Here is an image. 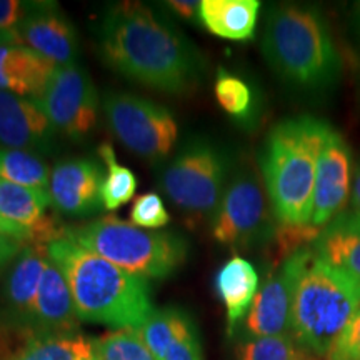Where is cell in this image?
<instances>
[{"label": "cell", "instance_id": "obj_10", "mask_svg": "<svg viewBox=\"0 0 360 360\" xmlns=\"http://www.w3.org/2000/svg\"><path fill=\"white\" fill-rule=\"evenodd\" d=\"M37 102L57 132L67 137L84 139L97 127V89L77 62L57 67Z\"/></svg>", "mask_w": 360, "mask_h": 360}, {"label": "cell", "instance_id": "obj_25", "mask_svg": "<svg viewBox=\"0 0 360 360\" xmlns=\"http://www.w3.org/2000/svg\"><path fill=\"white\" fill-rule=\"evenodd\" d=\"M0 180L49 191L51 172L47 165L32 152L0 147Z\"/></svg>", "mask_w": 360, "mask_h": 360}, {"label": "cell", "instance_id": "obj_9", "mask_svg": "<svg viewBox=\"0 0 360 360\" xmlns=\"http://www.w3.org/2000/svg\"><path fill=\"white\" fill-rule=\"evenodd\" d=\"M270 232L272 222L257 174L240 170L227 186L212 217V237L219 244L244 247L262 240Z\"/></svg>", "mask_w": 360, "mask_h": 360}, {"label": "cell", "instance_id": "obj_20", "mask_svg": "<svg viewBox=\"0 0 360 360\" xmlns=\"http://www.w3.org/2000/svg\"><path fill=\"white\" fill-rule=\"evenodd\" d=\"M57 65L27 45L0 47V90L20 97L39 98Z\"/></svg>", "mask_w": 360, "mask_h": 360}, {"label": "cell", "instance_id": "obj_34", "mask_svg": "<svg viewBox=\"0 0 360 360\" xmlns=\"http://www.w3.org/2000/svg\"><path fill=\"white\" fill-rule=\"evenodd\" d=\"M167 6L170 11H174L179 17H182V19H199L200 2H195V0H169Z\"/></svg>", "mask_w": 360, "mask_h": 360}, {"label": "cell", "instance_id": "obj_32", "mask_svg": "<svg viewBox=\"0 0 360 360\" xmlns=\"http://www.w3.org/2000/svg\"><path fill=\"white\" fill-rule=\"evenodd\" d=\"M32 4L19 2V0H0V29L17 30V27L32 11Z\"/></svg>", "mask_w": 360, "mask_h": 360}, {"label": "cell", "instance_id": "obj_26", "mask_svg": "<svg viewBox=\"0 0 360 360\" xmlns=\"http://www.w3.org/2000/svg\"><path fill=\"white\" fill-rule=\"evenodd\" d=\"M98 154L107 167L102 184V207L105 210H117L132 200L137 191V177L129 167L117 162L114 148L109 143H102L98 147Z\"/></svg>", "mask_w": 360, "mask_h": 360}, {"label": "cell", "instance_id": "obj_19", "mask_svg": "<svg viewBox=\"0 0 360 360\" xmlns=\"http://www.w3.org/2000/svg\"><path fill=\"white\" fill-rule=\"evenodd\" d=\"M79 323L69 283L58 265L49 259L40 281L30 327L42 334H75Z\"/></svg>", "mask_w": 360, "mask_h": 360}, {"label": "cell", "instance_id": "obj_4", "mask_svg": "<svg viewBox=\"0 0 360 360\" xmlns=\"http://www.w3.org/2000/svg\"><path fill=\"white\" fill-rule=\"evenodd\" d=\"M262 52L269 65L294 87H330L340 74V57L319 11L277 6L267 13Z\"/></svg>", "mask_w": 360, "mask_h": 360}, {"label": "cell", "instance_id": "obj_15", "mask_svg": "<svg viewBox=\"0 0 360 360\" xmlns=\"http://www.w3.org/2000/svg\"><path fill=\"white\" fill-rule=\"evenodd\" d=\"M17 34L22 45H27L57 67L75 64L79 56L77 32L56 4H32V11L17 27Z\"/></svg>", "mask_w": 360, "mask_h": 360}, {"label": "cell", "instance_id": "obj_13", "mask_svg": "<svg viewBox=\"0 0 360 360\" xmlns=\"http://www.w3.org/2000/svg\"><path fill=\"white\" fill-rule=\"evenodd\" d=\"M49 259L47 244H25L12 260L0 299V326L32 330L34 305Z\"/></svg>", "mask_w": 360, "mask_h": 360}, {"label": "cell", "instance_id": "obj_8", "mask_svg": "<svg viewBox=\"0 0 360 360\" xmlns=\"http://www.w3.org/2000/svg\"><path fill=\"white\" fill-rule=\"evenodd\" d=\"M103 114L119 142L143 159H167L177 143L179 127L174 115L148 98L110 94L103 101Z\"/></svg>", "mask_w": 360, "mask_h": 360}, {"label": "cell", "instance_id": "obj_30", "mask_svg": "<svg viewBox=\"0 0 360 360\" xmlns=\"http://www.w3.org/2000/svg\"><path fill=\"white\" fill-rule=\"evenodd\" d=\"M130 220L141 229L157 231L170 222V215L159 193L147 192L135 199L132 210H130Z\"/></svg>", "mask_w": 360, "mask_h": 360}, {"label": "cell", "instance_id": "obj_38", "mask_svg": "<svg viewBox=\"0 0 360 360\" xmlns=\"http://www.w3.org/2000/svg\"><path fill=\"white\" fill-rule=\"evenodd\" d=\"M355 24L359 27V34H360V4L355 6Z\"/></svg>", "mask_w": 360, "mask_h": 360}, {"label": "cell", "instance_id": "obj_29", "mask_svg": "<svg viewBox=\"0 0 360 360\" xmlns=\"http://www.w3.org/2000/svg\"><path fill=\"white\" fill-rule=\"evenodd\" d=\"M236 360H302V355L287 334L244 340L237 347Z\"/></svg>", "mask_w": 360, "mask_h": 360}, {"label": "cell", "instance_id": "obj_5", "mask_svg": "<svg viewBox=\"0 0 360 360\" xmlns=\"http://www.w3.org/2000/svg\"><path fill=\"white\" fill-rule=\"evenodd\" d=\"M359 307L360 281L305 247L292 302L290 328L295 344L327 357Z\"/></svg>", "mask_w": 360, "mask_h": 360}, {"label": "cell", "instance_id": "obj_37", "mask_svg": "<svg viewBox=\"0 0 360 360\" xmlns=\"http://www.w3.org/2000/svg\"><path fill=\"white\" fill-rule=\"evenodd\" d=\"M4 45H22L17 30L0 29V47H4Z\"/></svg>", "mask_w": 360, "mask_h": 360}, {"label": "cell", "instance_id": "obj_16", "mask_svg": "<svg viewBox=\"0 0 360 360\" xmlns=\"http://www.w3.org/2000/svg\"><path fill=\"white\" fill-rule=\"evenodd\" d=\"M57 130L37 98L0 90V146L27 152L52 147Z\"/></svg>", "mask_w": 360, "mask_h": 360}, {"label": "cell", "instance_id": "obj_17", "mask_svg": "<svg viewBox=\"0 0 360 360\" xmlns=\"http://www.w3.org/2000/svg\"><path fill=\"white\" fill-rule=\"evenodd\" d=\"M139 332L155 360H204L195 323L177 307L154 309Z\"/></svg>", "mask_w": 360, "mask_h": 360}, {"label": "cell", "instance_id": "obj_28", "mask_svg": "<svg viewBox=\"0 0 360 360\" xmlns=\"http://www.w3.org/2000/svg\"><path fill=\"white\" fill-rule=\"evenodd\" d=\"M94 360H155L139 328H117L92 340Z\"/></svg>", "mask_w": 360, "mask_h": 360}, {"label": "cell", "instance_id": "obj_33", "mask_svg": "<svg viewBox=\"0 0 360 360\" xmlns=\"http://www.w3.org/2000/svg\"><path fill=\"white\" fill-rule=\"evenodd\" d=\"M0 237L13 238V240L22 242V244H39L34 232L22 227V225H17L11 222V220L4 219L2 215H0Z\"/></svg>", "mask_w": 360, "mask_h": 360}, {"label": "cell", "instance_id": "obj_14", "mask_svg": "<svg viewBox=\"0 0 360 360\" xmlns=\"http://www.w3.org/2000/svg\"><path fill=\"white\" fill-rule=\"evenodd\" d=\"M105 174L94 159L57 162L51 172L49 195L56 210L67 215H92L102 209V184Z\"/></svg>", "mask_w": 360, "mask_h": 360}, {"label": "cell", "instance_id": "obj_35", "mask_svg": "<svg viewBox=\"0 0 360 360\" xmlns=\"http://www.w3.org/2000/svg\"><path fill=\"white\" fill-rule=\"evenodd\" d=\"M25 244L13 240V238L0 237V272H2V270L6 269L7 265L17 257V255H19V252L22 250V247Z\"/></svg>", "mask_w": 360, "mask_h": 360}, {"label": "cell", "instance_id": "obj_1", "mask_svg": "<svg viewBox=\"0 0 360 360\" xmlns=\"http://www.w3.org/2000/svg\"><path fill=\"white\" fill-rule=\"evenodd\" d=\"M98 37L105 64L134 82L165 94H186L200 82L195 47L141 2L112 6Z\"/></svg>", "mask_w": 360, "mask_h": 360}, {"label": "cell", "instance_id": "obj_36", "mask_svg": "<svg viewBox=\"0 0 360 360\" xmlns=\"http://www.w3.org/2000/svg\"><path fill=\"white\" fill-rule=\"evenodd\" d=\"M352 207H354V212L360 215V162L357 167H355V174H354Z\"/></svg>", "mask_w": 360, "mask_h": 360}, {"label": "cell", "instance_id": "obj_22", "mask_svg": "<svg viewBox=\"0 0 360 360\" xmlns=\"http://www.w3.org/2000/svg\"><path fill=\"white\" fill-rule=\"evenodd\" d=\"M215 292L225 307L227 332L232 335L242 319L247 317L259 292V274L249 260L233 255L215 276Z\"/></svg>", "mask_w": 360, "mask_h": 360}, {"label": "cell", "instance_id": "obj_11", "mask_svg": "<svg viewBox=\"0 0 360 360\" xmlns=\"http://www.w3.org/2000/svg\"><path fill=\"white\" fill-rule=\"evenodd\" d=\"M304 249H299L283 260L257 292L244 322V332L249 339L287 335Z\"/></svg>", "mask_w": 360, "mask_h": 360}, {"label": "cell", "instance_id": "obj_24", "mask_svg": "<svg viewBox=\"0 0 360 360\" xmlns=\"http://www.w3.org/2000/svg\"><path fill=\"white\" fill-rule=\"evenodd\" d=\"M259 0H202L200 24L217 37L249 40L259 20Z\"/></svg>", "mask_w": 360, "mask_h": 360}, {"label": "cell", "instance_id": "obj_2", "mask_svg": "<svg viewBox=\"0 0 360 360\" xmlns=\"http://www.w3.org/2000/svg\"><path fill=\"white\" fill-rule=\"evenodd\" d=\"M49 257L64 274L80 322L139 328L152 314L150 285L67 237L47 244Z\"/></svg>", "mask_w": 360, "mask_h": 360}, {"label": "cell", "instance_id": "obj_21", "mask_svg": "<svg viewBox=\"0 0 360 360\" xmlns=\"http://www.w3.org/2000/svg\"><path fill=\"white\" fill-rule=\"evenodd\" d=\"M51 205L49 191L0 180V215L34 232L39 244H49L62 237L64 232V229L57 231L52 220L47 217V209Z\"/></svg>", "mask_w": 360, "mask_h": 360}, {"label": "cell", "instance_id": "obj_12", "mask_svg": "<svg viewBox=\"0 0 360 360\" xmlns=\"http://www.w3.org/2000/svg\"><path fill=\"white\" fill-rule=\"evenodd\" d=\"M352 182V152L335 129L328 130L319 155L314 187V209L310 225L322 229L344 212Z\"/></svg>", "mask_w": 360, "mask_h": 360}, {"label": "cell", "instance_id": "obj_7", "mask_svg": "<svg viewBox=\"0 0 360 360\" xmlns=\"http://www.w3.org/2000/svg\"><path fill=\"white\" fill-rule=\"evenodd\" d=\"M229 159L214 142L193 139L169 162L160 187L179 209L199 217L215 215L227 191Z\"/></svg>", "mask_w": 360, "mask_h": 360}, {"label": "cell", "instance_id": "obj_18", "mask_svg": "<svg viewBox=\"0 0 360 360\" xmlns=\"http://www.w3.org/2000/svg\"><path fill=\"white\" fill-rule=\"evenodd\" d=\"M0 360H94V347L79 332L42 334L0 326Z\"/></svg>", "mask_w": 360, "mask_h": 360}, {"label": "cell", "instance_id": "obj_31", "mask_svg": "<svg viewBox=\"0 0 360 360\" xmlns=\"http://www.w3.org/2000/svg\"><path fill=\"white\" fill-rule=\"evenodd\" d=\"M327 360H360V307L327 354Z\"/></svg>", "mask_w": 360, "mask_h": 360}, {"label": "cell", "instance_id": "obj_27", "mask_svg": "<svg viewBox=\"0 0 360 360\" xmlns=\"http://www.w3.org/2000/svg\"><path fill=\"white\" fill-rule=\"evenodd\" d=\"M214 92L225 114L237 120H249L254 115L255 98L252 87L244 79L220 67L215 75Z\"/></svg>", "mask_w": 360, "mask_h": 360}, {"label": "cell", "instance_id": "obj_6", "mask_svg": "<svg viewBox=\"0 0 360 360\" xmlns=\"http://www.w3.org/2000/svg\"><path fill=\"white\" fill-rule=\"evenodd\" d=\"M70 238L125 272L143 278H165L187 260L188 242L179 232L146 231L115 217L64 229Z\"/></svg>", "mask_w": 360, "mask_h": 360}, {"label": "cell", "instance_id": "obj_23", "mask_svg": "<svg viewBox=\"0 0 360 360\" xmlns=\"http://www.w3.org/2000/svg\"><path fill=\"white\" fill-rule=\"evenodd\" d=\"M314 250L322 260L360 281V215L340 212L314 240Z\"/></svg>", "mask_w": 360, "mask_h": 360}, {"label": "cell", "instance_id": "obj_3", "mask_svg": "<svg viewBox=\"0 0 360 360\" xmlns=\"http://www.w3.org/2000/svg\"><path fill=\"white\" fill-rule=\"evenodd\" d=\"M328 130V124L302 115L277 124L265 139L260 169L272 214L281 225H310L317 162Z\"/></svg>", "mask_w": 360, "mask_h": 360}]
</instances>
